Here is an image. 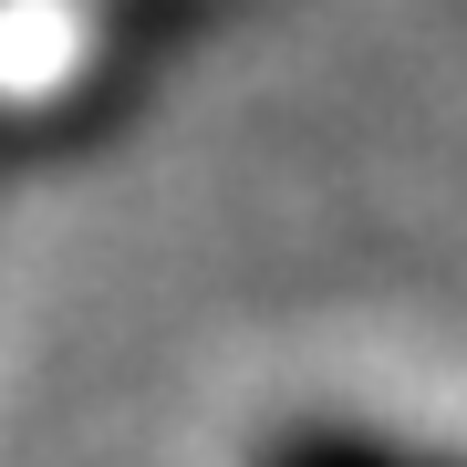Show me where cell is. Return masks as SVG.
<instances>
[{
	"label": "cell",
	"mask_w": 467,
	"mask_h": 467,
	"mask_svg": "<svg viewBox=\"0 0 467 467\" xmlns=\"http://www.w3.org/2000/svg\"><path fill=\"white\" fill-rule=\"evenodd\" d=\"M260 467H467V457L457 447H416V436H384V426L312 416V426H281V436H270Z\"/></svg>",
	"instance_id": "1"
}]
</instances>
